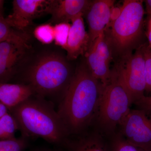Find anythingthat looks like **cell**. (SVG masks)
<instances>
[{
    "label": "cell",
    "instance_id": "9",
    "mask_svg": "<svg viewBox=\"0 0 151 151\" xmlns=\"http://www.w3.org/2000/svg\"><path fill=\"white\" fill-rule=\"evenodd\" d=\"M29 45L10 41L0 42V84L8 83L27 59Z\"/></svg>",
    "mask_w": 151,
    "mask_h": 151
},
{
    "label": "cell",
    "instance_id": "14",
    "mask_svg": "<svg viewBox=\"0 0 151 151\" xmlns=\"http://www.w3.org/2000/svg\"><path fill=\"white\" fill-rule=\"evenodd\" d=\"M85 62L92 76L106 86L111 80L112 71L110 65L98 55L92 47L88 49L84 55Z\"/></svg>",
    "mask_w": 151,
    "mask_h": 151
},
{
    "label": "cell",
    "instance_id": "11",
    "mask_svg": "<svg viewBox=\"0 0 151 151\" xmlns=\"http://www.w3.org/2000/svg\"><path fill=\"white\" fill-rule=\"evenodd\" d=\"M83 16V14L80 15L71 22L65 49L68 60H73L80 55H84L89 49V36L85 29Z\"/></svg>",
    "mask_w": 151,
    "mask_h": 151
},
{
    "label": "cell",
    "instance_id": "6",
    "mask_svg": "<svg viewBox=\"0 0 151 151\" xmlns=\"http://www.w3.org/2000/svg\"><path fill=\"white\" fill-rule=\"evenodd\" d=\"M145 44L139 47L132 54L117 61L113 69L134 104L145 96L146 91Z\"/></svg>",
    "mask_w": 151,
    "mask_h": 151
},
{
    "label": "cell",
    "instance_id": "1",
    "mask_svg": "<svg viewBox=\"0 0 151 151\" xmlns=\"http://www.w3.org/2000/svg\"><path fill=\"white\" fill-rule=\"evenodd\" d=\"M103 89L85 61L77 66L57 111L69 136L80 134L96 119Z\"/></svg>",
    "mask_w": 151,
    "mask_h": 151
},
{
    "label": "cell",
    "instance_id": "5",
    "mask_svg": "<svg viewBox=\"0 0 151 151\" xmlns=\"http://www.w3.org/2000/svg\"><path fill=\"white\" fill-rule=\"evenodd\" d=\"M110 82L103 86L96 120L103 132L114 134L131 111L133 104L129 92L113 69Z\"/></svg>",
    "mask_w": 151,
    "mask_h": 151
},
{
    "label": "cell",
    "instance_id": "13",
    "mask_svg": "<svg viewBox=\"0 0 151 151\" xmlns=\"http://www.w3.org/2000/svg\"><path fill=\"white\" fill-rule=\"evenodd\" d=\"M34 95H35L34 90L28 84H0V102L8 109L16 107Z\"/></svg>",
    "mask_w": 151,
    "mask_h": 151
},
{
    "label": "cell",
    "instance_id": "18",
    "mask_svg": "<svg viewBox=\"0 0 151 151\" xmlns=\"http://www.w3.org/2000/svg\"><path fill=\"white\" fill-rule=\"evenodd\" d=\"M108 147V151H148L130 143L120 133L113 134Z\"/></svg>",
    "mask_w": 151,
    "mask_h": 151
},
{
    "label": "cell",
    "instance_id": "23",
    "mask_svg": "<svg viewBox=\"0 0 151 151\" xmlns=\"http://www.w3.org/2000/svg\"><path fill=\"white\" fill-rule=\"evenodd\" d=\"M145 71L146 91L151 92V48L147 42L145 44L144 50Z\"/></svg>",
    "mask_w": 151,
    "mask_h": 151
},
{
    "label": "cell",
    "instance_id": "20",
    "mask_svg": "<svg viewBox=\"0 0 151 151\" xmlns=\"http://www.w3.org/2000/svg\"><path fill=\"white\" fill-rule=\"evenodd\" d=\"M33 34L41 43L50 44L54 41V26L50 23L40 25L35 28Z\"/></svg>",
    "mask_w": 151,
    "mask_h": 151
},
{
    "label": "cell",
    "instance_id": "12",
    "mask_svg": "<svg viewBox=\"0 0 151 151\" xmlns=\"http://www.w3.org/2000/svg\"><path fill=\"white\" fill-rule=\"evenodd\" d=\"M92 1L52 0L50 14V21L55 24L69 23L80 15H84Z\"/></svg>",
    "mask_w": 151,
    "mask_h": 151
},
{
    "label": "cell",
    "instance_id": "19",
    "mask_svg": "<svg viewBox=\"0 0 151 151\" xmlns=\"http://www.w3.org/2000/svg\"><path fill=\"white\" fill-rule=\"evenodd\" d=\"M90 47L94 49L98 55L107 64L110 65L113 60V55L110 47L105 40L104 32L99 35Z\"/></svg>",
    "mask_w": 151,
    "mask_h": 151
},
{
    "label": "cell",
    "instance_id": "21",
    "mask_svg": "<svg viewBox=\"0 0 151 151\" xmlns=\"http://www.w3.org/2000/svg\"><path fill=\"white\" fill-rule=\"evenodd\" d=\"M70 26L69 23H60L54 26V41L56 45L66 49Z\"/></svg>",
    "mask_w": 151,
    "mask_h": 151
},
{
    "label": "cell",
    "instance_id": "2",
    "mask_svg": "<svg viewBox=\"0 0 151 151\" xmlns=\"http://www.w3.org/2000/svg\"><path fill=\"white\" fill-rule=\"evenodd\" d=\"M9 110L23 137L63 145L68 141L69 135L51 101L34 95Z\"/></svg>",
    "mask_w": 151,
    "mask_h": 151
},
{
    "label": "cell",
    "instance_id": "7",
    "mask_svg": "<svg viewBox=\"0 0 151 151\" xmlns=\"http://www.w3.org/2000/svg\"><path fill=\"white\" fill-rule=\"evenodd\" d=\"M150 116L142 109L131 110L120 126V133L127 141L148 151H151Z\"/></svg>",
    "mask_w": 151,
    "mask_h": 151
},
{
    "label": "cell",
    "instance_id": "4",
    "mask_svg": "<svg viewBox=\"0 0 151 151\" xmlns=\"http://www.w3.org/2000/svg\"><path fill=\"white\" fill-rule=\"evenodd\" d=\"M120 16L104 32L105 40L117 61L132 54L141 46L144 36V1L125 0Z\"/></svg>",
    "mask_w": 151,
    "mask_h": 151
},
{
    "label": "cell",
    "instance_id": "25",
    "mask_svg": "<svg viewBox=\"0 0 151 151\" xmlns=\"http://www.w3.org/2000/svg\"><path fill=\"white\" fill-rule=\"evenodd\" d=\"M122 9H123L122 5V6H114L113 7V8L111 9L110 22L108 24L115 21L119 17L120 14L122 13Z\"/></svg>",
    "mask_w": 151,
    "mask_h": 151
},
{
    "label": "cell",
    "instance_id": "29",
    "mask_svg": "<svg viewBox=\"0 0 151 151\" xmlns=\"http://www.w3.org/2000/svg\"><path fill=\"white\" fill-rule=\"evenodd\" d=\"M4 1L0 0V14L2 15L4 13Z\"/></svg>",
    "mask_w": 151,
    "mask_h": 151
},
{
    "label": "cell",
    "instance_id": "26",
    "mask_svg": "<svg viewBox=\"0 0 151 151\" xmlns=\"http://www.w3.org/2000/svg\"><path fill=\"white\" fill-rule=\"evenodd\" d=\"M145 34L148 40V44L151 48V16H147L146 19Z\"/></svg>",
    "mask_w": 151,
    "mask_h": 151
},
{
    "label": "cell",
    "instance_id": "15",
    "mask_svg": "<svg viewBox=\"0 0 151 151\" xmlns=\"http://www.w3.org/2000/svg\"><path fill=\"white\" fill-rule=\"evenodd\" d=\"M68 151H108V145L98 134L84 135L65 144Z\"/></svg>",
    "mask_w": 151,
    "mask_h": 151
},
{
    "label": "cell",
    "instance_id": "30",
    "mask_svg": "<svg viewBox=\"0 0 151 151\" xmlns=\"http://www.w3.org/2000/svg\"><path fill=\"white\" fill-rule=\"evenodd\" d=\"M32 151H52L51 150H48V149H37V150H34Z\"/></svg>",
    "mask_w": 151,
    "mask_h": 151
},
{
    "label": "cell",
    "instance_id": "24",
    "mask_svg": "<svg viewBox=\"0 0 151 151\" xmlns=\"http://www.w3.org/2000/svg\"><path fill=\"white\" fill-rule=\"evenodd\" d=\"M135 104L138 105L141 109L151 114V96H144Z\"/></svg>",
    "mask_w": 151,
    "mask_h": 151
},
{
    "label": "cell",
    "instance_id": "16",
    "mask_svg": "<svg viewBox=\"0 0 151 151\" xmlns=\"http://www.w3.org/2000/svg\"><path fill=\"white\" fill-rule=\"evenodd\" d=\"M29 36L26 32L19 31L11 27L4 15L0 14V42L10 41L29 45Z\"/></svg>",
    "mask_w": 151,
    "mask_h": 151
},
{
    "label": "cell",
    "instance_id": "17",
    "mask_svg": "<svg viewBox=\"0 0 151 151\" xmlns=\"http://www.w3.org/2000/svg\"><path fill=\"white\" fill-rule=\"evenodd\" d=\"M17 130V124L11 114L7 113L0 119V140L15 139Z\"/></svg>",
    "mask_w": 151,
    "mask_h": 151
},
{
    "label": "cell",
    "instance_id": "27",
    "mask_svg": "<svg viewBox=\"0 0 151 151\" xmlns=\"http://www.w3.org/2000/svg\"><path fill=\"white\" fill-rule=\"evenodd\" d=\"M145 5V13L147 16H151V0L144 1Z\"/></svg>",
    "mask_w": 151,
    "mask_h": 151
},
{
    "label": "cell",
    "instance_id": "3",
    "mask_svg": "<svg viewBox=\"0 0 151 151\" xmlns=\"http://www.w3.org/2000/svg\"><path fill=\"white\" fill-rule=\"evenodd\" d=\"M67 60L55 52L41 55L25 71L23 84L31 86L36 96L61 101L74 73Z\"/></svg>",
    "mask_w": 151,
    "mask_h": 151
},
{
    "label": "cell",
    "instance_id": "22",
    "mask_svg": "<svg viewBox=\"0 0 151 151\" xmlns=\"http://www.w3.org/2000/svg\"><path fill=\"white\" fill-rule=\"evenodd\" d=\"M27 139L21 137L0 140V151H23L27 147Z\"/></svg>",
    "mask_w": 151,
    "mask_h": 151
},
{
    "label": "cell",
    "instance_id": "8",
    "mask_svg": "<svg viewBox=\"0 0 151 151\" xmlns=\"http://www.w3.org/2000/svg\"><path fill=\"white\" fill-rule=\"evenodd\" d=\"M51 0H14L12 12L5 18L6 21L14 29L24 32L34 19L45 14H50Z\"/></svg>",
    "mask_w": 151,
    "mask_h": 151
},
{
    "label": "cell",
    "instance_id": "28",
    "mask_svg": "<svg viewBox=\"0 0 151 151\" xmlns=\"http://www.w3.org/2000/svg\"><path fill=\"white\" fill-rule=\"evenodd\" d=\"M7 107L4 104L0 102V119L8 113Z\"/></svg>",
    "mask_w": 151,
    "mask_h": 151
},
{
    "label": "cell",
    "instance_id": "10",
    "mask_svg": "<svg viewBox=\"0 0 151 151\" xmlns=\"http://www.w3.org/2000/svg\"><path fill=\"white\" fill-rule=\"evenodd\" d=\"M115 2L114 0L91 1L84 14L89 27V47L99 35L104 32L110 22L111 9Z\"/></svg>",
    "mask_w": 151,
    "mask_h": 151
}]
</instances>
